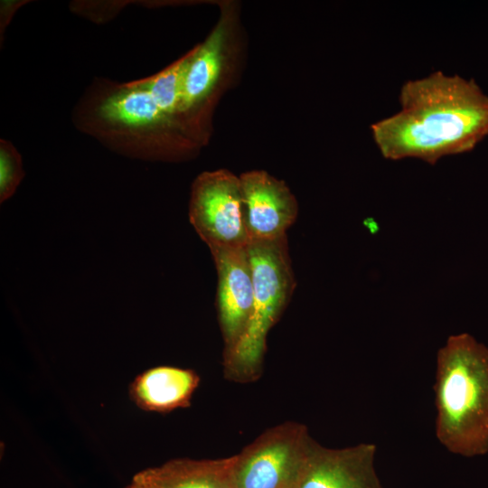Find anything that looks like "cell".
Returning a JSON list of instances; mask_svg holds the SVG:
<instances>
[{"label": "cell", "instance_id": "6da1fadb", "mask_svg": "<svg viewBox=\"0 0 488 488\" xmlns=\"http://www.w3.org/2000/svg\"><path fill=\"white\" fill-rule=\"evenodd\" d=\"M400 110L374 123L373 140L389 160L418 158L435 164L473 149L488 136V96L473 81L437 70L406 81Z\"/></svg>", "mask_w": 488, "mask_h": 488}, {"label": "cell", "instance_id": "7a4b0ae2", "mask_svg": "<svg viewBox=\"0 0 488 488\" xmlns=\"http://www.w3.org/2000/svg\"><path fill=\"white\" fill-rule=\"evenodd\" d=\"M72 120L82 133L133 158H164L190 144L189 130L162 109L142 79L96 78L75 105Z\"/></svg>", "mask_w": 488, "mask_h": 488}, {"label": "cell", "instance_id": "3957f363", "mask_svg": "<svg viewBox=\"0 0 488 488\" xmlns=\"http://www.w3.org/2000/svg\"><path fill=\"white\" fill-rule=\"evenodd\" d=\"M437 441L464 457L488 453V347L467 333L450 335L436 354Z\"/></svg>", "mask_w": 488, "mask_h": 488}, {"label": "cell", "instance_id": "277c9868", "mask_svg": "<svg viewBox=\"0 0 488 488\" xmlns=\"http://www.w3.org/2000/svg\"><path fill=\"white\" fill-rule=\"evenodd\" d=\"M254 303L249 324L235 345L224 352L227 374L236 379L258 375L269 329L286 306L295 288L286 237L248 244Z\"/></svg>", "mask_w": 488, "mask_h": 488}, {"label": "cell", "instance_id": "5b68a950", "mask_svg": "<svg viewBox=\"0 0 488 488\" xmlns=\"http://www.w3.org/2000/svg\"><path fill=\"white\" fill-rule=\"evenodd\" d=\"M314 442L298 423L267 430L233 455L235 488H292Z\"/></svg>", "mask_w": 488, "mask_h": 488}, {"label": "cell", "instance_id": "8992f818", "mask_svg": "<svg viewBox=\"0 0 488 488\" xmlns=\"http://www.w3.org/2000/svg\"><path fill=\"white\" fill-rule=\"evenodd\" d=\"M190 222L211 251L249 244L239 177L228 170L203 172L193 181Z\"/></svg>", "mask_w": 488, "mask_h": 488}, {"label": "cell", "instance_id": "52a82bcc", "mask_svg": "<svg viewBox=\"0 0 488 488\" xmlns=\"http://www.w3.org/2000/svg\"><path fill=\"white\" fill-rule=\"evenodd\" d=\"M239 179L249 242L286 237L298 212L297 202L287 185L260 170L246 172Z\"/></svg>", "mask_w": 488, "mask_h": 488}, {"label": "cell", "instance_id": "ba28073f", "mask_svg": "<svg viewBox=\"0 0 488 488\" xmlns=\"http://www.w3.org/2000/svg\"><path fill=\"white\" fill-rule=\"evenodd\" d=\"M376 454L374 443L328 448L315 441L292 488H382Z\"/></svg>", "mask_w": 488, "mask_h": 488}, {"label": "cell", "instance_id": "9c48e42d", "mask_svg": "<svg viewBox=\"0 0 488 488\" xmlns=\"http://www.w3.org/2000/svg\"><path fill=\"white\" fill-rule=\"evenodd\" d=\"M211 252L218 273L217 307L226 352L240 338L252 314V271L248 246Z\"/></svg>", "mask_w": 488, "mask_h": 488}, {"label": "cell", "instance_id": "30bf717a", "mask_svg": "<svg viewBox=\"0 0 488 488\" xmlns=\"http://www.w3.org/2000/svg\"><path fill=\"white\" fill-rule=\"evenodd\" d=\"M227 25L220 19L206 40L193 47L194 52L185 72L181 115L193 128L198 109L212 92L222 70Z\"/></svg>", "mask_w": 488, "mask_h": 488}, {"label": "cell", "instance_id": "8fae6325", "mask_svg": "<svg viewBox=\"0 0 488 488\" xmlns=\"http://www.w3.org/2000/svg\"><path fill=\"white\" fill-rule=\"evenodd\" d=\"M234 456L211 459H174L136 474L133 480L148 488H235Z\"/></svg>", "mask_w": 488, "mask_h": 488}, {"label": "cell", "instance_id": "7c38bea8", "mask_svg": "<svg viewBox=\"0 0 488 488\" xmlns=\"http://www.w3.org/2000/svg\"><path fill=\"white\" fill-rule=\"evenodd\" d=\"M198 384L199 377L192 370L160 366L137 376L130 393L139 408L167 412L187 406Z\"/></svg>", "mask_w": 488, "mask_h": 488}, {"label": "cell", "instance_id": "4fadbf2b", "mask_svg": "<svg viewBox=\"0 0 488 488\" xmlns=\"http://www.w3.org/2000/svg\"><path fill=\"white\" fill-rule=\"evenodd\" d=\"M194 49L156 74L142 79L162 109L188 130L192 127L181 115L184 76Z\"/></svg>", "mask_w": 488, "mask_h": 488}, {"label": "cell", "instance_id": "5bb4252c", "mask_svg": "<svg viewBox=\"0 0 488 488\" xmlns=\"http://www.w3.org/2000/svg\"><path fill=\"white\" fill-rule=\"evenodd\" d=\"M24 176L23 162L14 145L5 140L0 141V202L8 200L15 192Z\"/></svg>", "mask_w": 488, "mask_h": 488}, {"label": "cell", "instance_id": "9a60e30c", "mask_svg": "<svg viewBox=\"0 0 488 488\" xmlns=\"http://www.w3.org/2000/svg\"><path fill=\"white\" fill-rule=\"evenodd\" d=\"M127 488H148L141 483L133 480L132 483Z\"/></svg>", "mask_w": 488, "mask_h": 488}, {"label": "cell", "instance_id": "2e32d148", "mask_svg": "<svg viewBox=\"0 0 488 488\" xmlns=\"http://www.w3.org/2000/svg\"><path fill=\"white\" fill-rule=\"evenodd\" d=\"M13 6V4L12 5H9V7L6 9L10 14H11V11H14L15 9H12L11 7ZM12 17L10 14L8 16H4V26H5V23H6V19L7 18H10Z\"/></svg>", "mask_w": 488, "mask_h": 488}, {"label": "cell", "instance_id": "e0dca14e", "mask_svg": "<svg viewBox=\"0 0 488 488\" xmlns=\"http://www.w3.org/2000/svg\"><path fill=\"white\" fill-rule=\"evenodd\" d=\"M145 485V484H144ZM147 487V486H146Z\"/></svg>", "mask_w": 488, "mask_h": 488}]
</instances>
